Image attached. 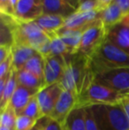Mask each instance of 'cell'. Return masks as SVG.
Instances as JSON below:
<instances>
[{"instance_id": "6da1fadb", "label": "cell", "mask_w": 129, "mask_h": 130, "mask_svg": "<svg viewBox=\"0 0 129 130\" xmlns=\"http://www.w3.org/2000/svg\"><path fill=\"white\" fill-rule=\"evenodd\" d=\"M88 66L92 73L107 68H129V54L106 39L88 58Z\"/></svg>"}, {"instance_id": "7a4b0ae2", "label": "cell", "mask_w": 129, "mask_h": 130, "mask_svg": "<svg viewBox=\"0 0 129 130\" xmlns=\"http://www.w3.org/2000/svg\"><path fill=\"white\" fill-rule=\"evenodd\" d=\"M4 15L6 17L12 27L13 43L28 45L38 52L42 46L50 39V36L38 26L35 21L22 22L18 21L13 16L6 14Z\"/></svg>"}, {"instance_id": "3957f363", "label": "cell", "mask_w": 129, "mask_h": 130, "mask_svg": "<svg viewBox=\"0 0 129 130\" xmlns=\"http://www.w3.org/2000/svg\"><path fill=\"white\" fill-rule=\"evenodd\" d=\"M65 62L66 67L59 83L63 90L71 92L78 101L80 92L88 73V58L76 53L66 58Z\"/></svg>"}, {"instance_id": "277c9868", "label": "cell", "mask_w": 129, "mask_h": 130, "mask_svg": "<svg viewBox=\"0 0 129 130\" xmlns=\"http://www.w3.org/2000/svg\"><path fill=\"white\" fill-rule=\"evenodd\" d=\"M126 95L107 88L97 82L89 80L84 82L78 98L77 106H87L93 104H120Z\"/></svg>"}, {"instance_id": "5b68a950", "label": "cell", "mask_w": 129, "mask_h": 130, "mask_svg": "<svg viewBox=\"0 0 129 130\" xmlns=\"http://www.w3.org/2000/svg\"><path fill=\"white\" fill-rule=\"evenodd\" d=\"M89 107L100 130H129V120L121 103Z\"/></svg>"}, {"instance_id": "8992f818", "label": "cell", "mask_w": 129, "mask_h": 130, "mask_svg": "<svg viewBox=\"0 0 129 130\" xmlns=\"http://www.w3.org/2000/svg\"><path fill=\"white\" fill-rule=\"evenodd\" d=\"M94 82L107 88L129 95V68H107L93 73Z\"/></svg>"}, {"instance_id": "52a82bcc", "label": "cell", "mask_w": 129, "mask_h": 130, "mask_svg": "<svg viewBox=\"0 0 129 130\" xmlns=\"http://www.w3.org/2000/svg\"><path fill=\"white\" fill-rule=\"evenodd\" d=\"M106 36L107 30L101 21L93 22L83 32L77 53L89 58L106 40Z\"/></svg>"}, {"instance_id": "ba28073f", "label": "cell", "mask_w": 129, "mask_h": 130, "mask_svg": "<svg viewBox=\"0 0 129 130\" xmlns=\"http://www.w3.org/2000/svg\"><path fill=\"white\" fill-rule=\"evenodd\" d=\"M62 91L63 89L58 82L43 88L37 93L36 98L40 106L42 116L50 117L51 115Z\"/></svg>"}, {"instance_id": "9c48e42d", "label": "cell", "mask_w": 129, "mask_h": 130, "mask_svg": "<svg viewBox=\"0 0 129 130\" xmlns=\"http://www.w3.org/2000/svg\"><path fill=\"white\" fill-rule=\"evenodd\" d=\"M65 67H66V62L63 57L49 56L44 58L43 88L60 82Z\"/></svg>"}, {"instance_id": "30bf717a", "label": "cell", "mask_w": 129, "mask_h": 130, "mask_svg": "<svg viewBox=\"0 0 129 130\" xmlns=\"http://www.w3.org/2000/svg\"><path fill=\"white\" fill-rule=\"evenodd\" d=\"M43 14L42 0H19L14 10V17L22 22L34 21Z\"/></svg>"}, {"instance_id": "8fae6325", "label": "cell", "mask_w": 129, "mask_h": 130, "mask_svg": "<svg viewBox=\"0 0 129 130\" xmlns=\"http://www.w3.org/2000/svg\"><path fill=\"white\" fill-rule=\"evenodd\" d=\"M106 39L129 54V15L107 30Z\"/></svg>"}, {"instance_id": "7c38bea8", "label": "cell", "mask_w": 129, "mask_h": 130, "mask_svg": "<svg viewBox=\"0 0 129 130\" xmlns=\"http://www.w3.org/2000/svg\"><path fill=\"white\" fill-rule=\"evenodd\" d=\"M77 98L72 93L63 90L50 117L52 120H57L58 122L62 124L67 115L75 106H77Z\"/></svg>"}, {"instance_id": "4fadbf2b", "label": "cell", "mask_w": 129, "mask_h": 130, "mask_svg": "<svg viewBox=\"0 0 129 130\" xmlns=\"http://www.w3.org/2000/svg\"><path fill=\"white\" fill-rule=\"evenodd\" d=\"M39 91L40 90H38V89H28V88L21 85L18 86L17 89L15 90L12 99H11L10 104H9L14 109L17 116L22 114L23 111L28 105V104L29 103L31 98L36 96Z\"/></svg>"}, {"instance_id": "5bb4252c", "label": "cell", "mask_w": 129, "mask_h": 130, "mask_svg": "<svg viewBox=\"0 0 129 130\" xmlns=\"http://www.w3.org/2000/svg\"><path fill=\"white\" fill-rule=\"evenodd\" d=\"M42 3L43 14L59 15L66 19L76 12V9L65 0H42Z\"/></svg>"}, {"instance_id": "9a60e30c", "label": "cell", "mask_w": 129, "mask_h": 130, "mask_svg": "<svg viewBox=\"0 0 129 130\" xmlns=\"http://www.w3.org/2000/svg\"><path fill=\"white\" fill-rule=\"evenodd\" d=\"M125 17L126 15L119 7V5L114 1H112L103 11L100 12L99 20L103 23L106 30H108L114 25L120 22Z\"/></svg>"}, {"instance_id": "2e32d148", "label": "cell", "mask_w": 129, "mask_h": 130, "mask_svg": "<svg viewBox=\"0 0 129 130\" xmlns=\"http://www.w3.org/2000/svg\"><path fill=\"white\" fill-rule=\"evenodd\" d=\"M65 130H86V111L85 107L75 106L67 115L62 123Z\"/></svg>"}, {"instance_id": "e0dca14e", "label": "cell", "mask_w": 129, "mask_h": 130, "mask_svg": "<svg viewBox=\"0 0 129 130\" xmlns=\"http://www.w3.org/2000/svg\"><path fill=\"white\" fill-rule=\"evenodd\" d=\"M37 53L34 49L31 48L28 45L25 44H16L13 43L12 46V66L13 68L17 71L23 69L26 63Z\"/></svg>"}, {"instance_id": "ac0fdd59", "label": "cell", "mask_w": 129, "mask_h": 130, "mask_svg": "<svg viewBox=\"0 0 129 130\" xmlns=\"http://www.w3.org/2000/svg\"><path fill=\"white\" fill-rule=\"evenodd\" d=\"M34 21L50 38L65 26V19L59 15L43 14Z\"/></svg>"}, {"instance_id": "d6986e66", "label": "cell", "mask_w": 129, "mask_h": 130, "mask_svg": "<svg viewBox=\"0 0 129 130\" xmlns=\"http://www.w3.org/2000/svg\"><path fill=\"white\" fill-rule=\"evenodd\" d=\"M85 29H69L63 27L56 34L68 47L72 54H76L81 43V36Z\"/></svg>"}, {"instance_id": "ffe728a7", "label": "cell", "mask_w": 129, "mask_h": 130, "mask_svg": "<svg viewBox=\"0 0 129 130\" xmlns=\"http://www.w3.org/2000/svg\"><path fill=\"white\" fill-rule=\"evenodd\" d=\"M18 86H19L18 71L12 68V74H11L10 77L7 80L6 83H5L3 94L0 96V108H1V111L5 110V107L10 104L11 99H12L15 90L17 89Z\"/></svg>"}, {"instance_id": "44dd1931", "label": "cell", "mask_w": 129, "mask_h": 130, "mask_svg": "<svg viewBox=\"0 0 129 130\" xmlns=\"http://www.w3.org/2000/svg\"><path fill=\"white\" fill-rule=\"evenodd\" d=\"M23 69L28 71L43 82L44 79V58L40 53H36L26 63ZM44 85V82H43Z\"/></svg>"}, {"instance_id": "7402d4cb", "label": "cell", "mask_w": 129, "mask_h": 130, "mask_svg": "<svg viewBox=\"0 0 129 130\" xmlns=\"http://www.w3.org/2000/svg\"><path fill=\"white\" fill-rule=\"evenodd\" d=\"M18 82L19 85L24 86L28 89L41 90L43 88V82L25 69L18 71Z\"/></svg>"}, {"instance_id": "603a6c76", "label": "cell", "mask_w": 129, "mask_h": 130, "mask_svg": "<svg viewBox=\"0 0 129 130\" xmlns=\"http://www.w3.org/2000/svg\"><path fill=\"white\" fill-rule=\"evenodd\" d=\"M50 48H51V56H60L65 58L69 55H73L71 53L68 47L57 34L50 37Z\"/></svg>"}, {"instance_id": "cb8c5ba5", "label": "cell", "mask_w": 129, "mask_h": 130, "mask_svg": "<svg viewBox=\"0 0 129 130\" xmlns=\"http://www.w3.org/2000/svg\"><path fill=\"white\" fill-rule=\"evenodd\" d=\"M17 117V114L12 105L8 104L5 110L1 111V120H0L1 126L10 128H15Z\"/></svg>"}, {"instance_id": "d4e9b609", "label": "cell", "mask_w": 129, "mask_h": 130, "mask_svg": "<svg viewBox=\"0 0 129 130\" xmlns=\"http://www.w3.org/2000/svg\"><path fill=\"white\" fill-rule=\"evenodd\" d=\"M21 115L29 117V118H31L34 120H39L41 117H43L41 114V110H40V106L39 104H38L36 96H34V98H31V100L28 104V105L26 106V108H25V110L23 111Z\"/></svg>"}, {"instance_id": "484cf974", "label": "cell", "mask_w": 129, "mask_h": 130, "mask_svg": "<svg viewBox=\"0 0 129 130\" xmlns=\"http://www.w3.org/2000/svg\"><path fill=\"white\" fill-rule=\"evenodd\" d=\"M103 10V6L97 0H87V1L81 3L79 8L76 10V12H89V11H99V12H101Z\"/></svg>"}, {"instance_id": "4316f807", "label": "cell", "mask_w": 129, "mask_h": 130, "mask_svg": "<svg viewBox=\"0 0 129 130\" xmlns=\"http://www.w3.org/2000/svg\"><path fill=\"white\" fill-rule=\"evenodd\" d=\"M36 120L27 117L25 115H20L16 120L15 130H29L35 124Z\"/></svg>"}, {"instance_id": "83f0119b", "label": "cell", "mask_w": 129, "mask_h": 130, "mask_svg": "<svg viewBox=\"0 0 129 130\" xmlns=\"http://www.w3.org/2000/svg\"><path fill=\"white\" fill-rule=\"evenodd\" d=\"M12 62V55L11 54L0 64V78H4L12 71V69L13 68Z\"/></svg>"}, {"instance_id": "f1b7e54d", "label": "cell", "mask_w": 129, "mask_h": 130, "mask_svg": "<svg viewBox=\"0 0 129 130\" xmlns=\"http://www.w3.org/2000/svg\"><path fill=\"white\" fill-rule=\"evenodd\" d=\"M85 111H86V124H87L86 130H100L89 106L85 107Z\"/></svg>"}, {"instance_id": "f546056e", "label": "cell", "mask_w": 129, "mask_h": 130, "mask_svg": "<svg viewBox=\"0 0 129 130\" xmlns=\"http://www.w3.org/2000/svg\"><path fill=\"white\" fill-rule=\"evenodd\" d=\"M51 118L48 116H43L39 119V120H36L34 126L29 130H43L46 127V126L50 123Z\"/></svg>"}, {"instance_id": "4dcf8cb0", "label": "cell", "mask_w": 129, "mask_h": 130, "mask_svg": "<svg viewBox=\"0 0 129 130\" xmlns=\"http://www.w3.org/2000/svg\"><path fill=\"white\" fill-rule=\"evenodd\" d=\"M0 12L1 14H6L14 17L13 12L10 7V0H0Z\"/></svg>"}, {"instance_id": "1f68e13d", "label": "cell", "mask_w": 129, "mask_h": 130, "mask_svg": "<svg viewBox=\"0 0 129 130\" xmlns=\"http://www.w3.org/2000/svg\"><path fill=\"white\" fill-rule=\"evenodd\" d=\"M126 16L129 15V0H113Z\"/></svg>"}, {"instance_id": "d6a6232c", "label": "cell", "mask_w": 129, "mask_h": 130, "mask_svg": "<svg viewBox=\"0 0 129 130\" xmlns=\"http://www.w3.org/2000/svg\"><path fill=\"white\" fill-rule=\"evenodd\" d=\"M11 54H12V47L0 46V63H2Z\"/></svg>"}, {"instance_id": "836d02e7", "label": "cell", "mask_w": 129, "mask_h": 130, "mask_svg": "<svg viewBox=\"0 0 129 130\" xmlns=\"http://www.w3.org/2000/svg\"><path fill=\"white\" fill-rule=\"evenodd\" d=\"M43 130H65L64 127H63L62 124L58 122L57 120H50V123L46 126Z\"/></svg>"}, {"instance_id": "e575fe53", "label": "cell", "mask_w": 129, "mask_h": 130, "mask_svg": "<svg viewBox=\"0 0 129 130\" xmlns=\"http://www.w3.org/2000/svg\"><path fill=\"white\" fill-rule=\"evenodd\" d=\"M121 104H122L123 108H124L126 116H127V118L129 120V95H126V96H125L124 99L121 102Z\"/></svg>"}, {"instance_id": "d590c367", "label": "cell", "mask_w": 129, "mask_h": 130, "mask_svg": "<svg viewBox=\"0 0 129 130\" xmlns=\"http://www.w3.org/2000/svg\"><path fill=\"white\" fill-rule=\"evenodd\" d=\"M66 3H68L71 6H72L74 9L77 10L79 8L80 5H81V0H65Z\"/></svg>"}, {"instance_id": "8d00e7d4", "label": "cell", "mask_w": 129, "mask_h": 130, "mask_svg": "<svg viewBox=\"0 0 129 130\" xmlns=\"http://www.w3.org/2000/svg\"><path fill=\"white\" fill-rule=\"evenodd\" d=\"M98 2H99L100 4H101V5L103 6V8L104 9L105 7L107 6V5H106V0H97Z\"/></svg>"}, {"instance_id": "74e56055", "label": "cell", "mask_w": 129, "mask_h": 130, "mask_svg": "<svg viewBox=\"0 0 129 130\" xmlns=\"http://www.w3.org/2000/svg\"><path fill=\"white\" fill-rule=\"evenodd\" d=\"M0 130H15V128H10V127H3V126H1V127H0Z\"/></svg>"}, {"instance_id": "f35d334b", "label": "cell", "mask_w": 129, "mask_h": 130, "mask_svg": "<svg viewBox=\"0 0 129 130\" xmlns=\"http://www.w3.org/2000/svg\"><path fill=\"white\" fill-rule=\"evenodd\" d=\"M84 1H87V0H81V3H82V2H84Z\"/></svg>"}]
</instances>
